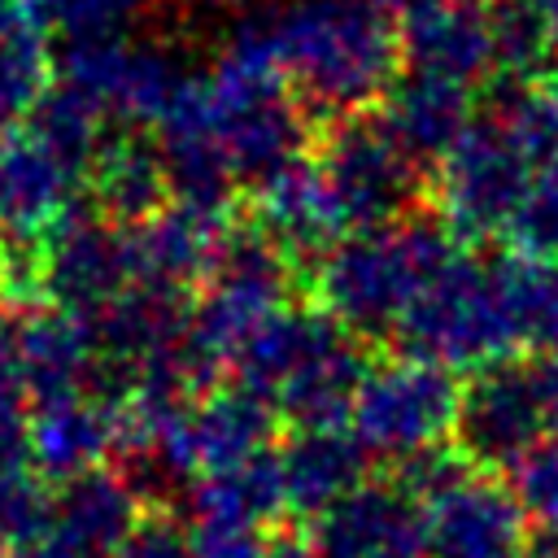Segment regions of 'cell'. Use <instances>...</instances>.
I'll use <instances>...</instances> for the list:
<instances>
[{"label": "cell", "instance_id": "obj_1", "mask_svg": "<svg viewBox=\"0 0 558 558\" xmlns=\"http://www.w3.org/2000/svg\"><path fill=\"white\" fill-rule=\"evenodd\" d=\"M301 105L366 113L401 74V31L379 0H292L257 22Z\"/></svg>", "mask_w": 558, "mask_h": 558}, {"label": "cell", "instance_id": "obj_2", "mask_svg": "<svg viewBox=\"0 0 558 558\" xmlns=\"http://www.w3.org/2000/svg\"><path fill=\"white\" fill-rule=\"evenodd\" d=\"M240 388L262 397L275 414L301 427H344L353 414L366 362L353 331L327 310L270 314L231 357Z\"/></svg>", "mask_w": 558, "mask_h": 558}, {"label": "cell", "instance_id": "obj_3", "mask_svg": "<svg viewBox=\"0 0 558 558\" xmlns=\"http://www.w3.org/2000/svg\"><path fill=\"white\" fill-rule=\"evenodd\" d=\"M462 253V240L432 214L379 231H353L318 262V292L353 336H397L414 296Z\"/></svg>", "mask_w": 558, "mask_h": 558}, {"label": "cell", "instance_id": "obj_4", "mask_svg": "<svg viewBox=\"0 0 558 558\" xmlns=\"http://www.w3.org/2000/svg\"><path fill=\"white\" fill-rule=\"evenodd\" d=\"M214 135L227 153L235 183H262L279 166L305 157V105L283 78L262 26H240L214 65L201 74Z\"/></svg>", "mask_w": 558, "mask_h": 558}, {"label": "cell", "instance_id": "obj_5", "mask_svg": "<svg viewBox=\"0 0 558 558\" xmlns=\"http://www.w3.org/2000/svg\"><path fill=\"white\" fill-rule=\"evenodd\" d=\"M401 357L432 362L445 371H484L493 362L519 357L501 292L493 279V257L480 262L466 248L414 296L397 327Z\"/></svg>", "mask_w": 558, "mask_h": 558}, {"label": "cell", "instance_id": "obj_6", "mask_svg": "<svg viewBox=\"0 0 558 558\" xmlns=\"http://www.w3.org/2000/svg\"><path fill=\"white\" fill-rule=\"evenodd\" d=\"M314 161L331 187L340 222L353 231L392 227L410 218L418 205L423 166L392 140L384 118L371 113L331 118Z\"/></svg>", "mask_w": 558, "mask_h": 558}, {"label": "cell", "instance_id": "obj_7", "mask_svg": "<svg viewBox=\"0 0 558 558\" xmlns=\"http://www.w3.org/2000/svg\"><path fill=\"white\" fill-rule=\"evenodd\" d=\"M458 397L462 388L453 371L414 357H392L366 371L349 427L371 458H392L401 466L423 449L449 445Z\"/></svg>", "mask_w": 558, "mask_h": 558}, {"label": "cell", "instance_id": "obj_8", "mask_svg": "<svg viewBox=\"0 0 558 558\" xmlns=\"http://www.w3.org/2000/svg\"><path fill=\"white\" fill-rule=\"evenodd\" d=\"M288 257L262 227H231L205 275V296L192 305V340L214 362H231L235 349L283 310Z\"/></svg>", "mask_w": 558, "mask_h": 558}, {"label": "cell", "instance_id": "obj_9", "mask_svg": "<svg viewBox=\"0 0 558 558\" xmlns=\"http://www.w3.org/2000/svg\"><path fill=\"white\" fill-rule=\"evenodd\" d=\"M527 183L532 161L519 153L510 131L493 113H484L466 126V135L440 157L432 174L436 218L458 240H488L510 227Z\"/></svg>", "mask_w": 558, "mask_h": 558}, {"label": "cell", "instance_id": "obj_10", "mask_svg": "<svg viewBox=\"0 0 558 558\" xmlns=\"http://www.w3.org/2000/svg\"><path fill=\"white\" fill-rule=\"evenodd\" d=\"M183 65L148 39L100 35V39H65L57 52V83L78 92L105 122H148L170 109L183 87Z\"/></svg>", "mask_w": 558, "mask_h": 558}, {"label": "cell", "instance_id": "obj_11", "mask_svg": "<svg viewBox=\"0 0 558 558\" xmlns=\"http://www.w3.org/2000/svg\"><path fill=\"white\" fill-rule=\"evenodd\" d=\"M275 410L248 388H205L161 432L157 449L192 488L201 475H218L270 453Z\"/></svg>", "mask_w": 558, "mask_h": 558}, {"label": "cell", "instance_id": "obj_12", "mask_svg": "<svg viewBox=\"0 0 558 558\" xmlns=\"http://www.w3.org/2000/svg\"><path fill=\"white\" fill-rule=\"evenodd\" d=\"M545 414L532 379V362L506 357L475 371L462 384L458 418H453V449L475 471H506L519 453L545 440Z\"/></svg>", "mask_w": 558, "mask_h": 558}, {"label": "cell", "instance_id": "obj_13", "mask_svg": "<svg viewBox=\"0 0 558 558\" xmlns=\"http://www.w3.org/2000/svg\"><path fill=\"white\" fill-rule=\"evenodd\" d=\"M44 283L57 310L92 323L105 314L131 283H135V262H131V235L126 227L100 218L96 209H70L48 240L44 257Z\"/></svg>", "mask_w": 558, "mask_h": 558}, {"label": "cell", "instance_id": "obj_14", "mask_svg": "<svg viewBox=\"0 0 558 558\" xmlns=\"http://www.w3.org/2000/svg\"><path fill=\"white\" fill-rule=\"evenodd\" d=\"M432 558H523L532 527L506 480L466 471L458 484L423 501Z\"/></svg>", "mask_w": 558, "mask_h": 558}, {"label": "cell", "instance_id": "obj_15", "mask_svg": "<svg viewBox=\"0 0 558 558\" xmlns=\"http://www.w3.org/2000/svg\"><path fill=\"white\" fill-rule=\"evenodd\" d=\"M323 558H432L427 514L401 484H362L314 519Z\"/></svg>", "mask_w": 558, "mask_h": 558}, {"label": "cell", "instance_id": "obj_16", "mask_svg": "<svg viewBox=\"0 0 558 558\" xmlns=\"http://www.w3.org/2000/svg\"><path fill=\"white\" fill-rule=\"evenodd\" d=\"M401 65L458 87L497 70V26L488 0H440L401 17Z\"/></svg>", "mask_w": 558, "mask_h": 558}, {"label": "cell", "instance_id": "obj_17", "mask_svg": "<svg viewBox=\"0 0 558 558\" xmlns=\"http://www.w3.org/2000/svg\"><path fill=\"white\" fill-rule=\"evenodd\" d=\"M92 327L65 310H13V397L52 405L92 388Z\"/></svg>", "mask_w": 558, "mask_h": 558}, {"label": "cell", "instance_id": "obj_18", "mask_svg": "<svg viewBox=\"0 0 558 558\" xmlns=\"http://www.w3.org/2000/svg\"><path fill=\"white\" fill-rule=\"evenodd\" d=\"M253 227H262L283 248L288 262L292 257L323 262L336 248V235L344 231V222H340V209H336L331 187L314 157H296L257 183Z\"/></svg>", "mask_w": 558, "mask_h": 558}, {"label": "cell", "instance_id": "obj_19", "mask_svg": "<svg viewBox=\"0 0 558 558\" xmlns=\"http://www.w3.org/2000/svg\"><path fill=\"white\" fill-rule=\"evenodd\" d=\"M131 235V262L135 283H161V288H187L209 275L218 244L227 235L218 209H201L187 201H166L153 218L140 227H126Z\"/></svg>", "mask_w": 558, "mask_h": 558}, {"label": "cell", "instance_id": "obj_20", "mask_svg": "<svg viewBox=\"0 0 558 558\" xmlns=\"http://www.w3.org/2000/svg\"><path fill=\"white\" fill-rule=\"evenodd\" d=\"M379 105H384L379 118L392 131V140L418 166H432V170L475 122L471 87H458V83H445L432 74H414V70H401Z\"/></svg>", "mask_w": 558, "mask_h": 558}, {"label": "cell", "instance_id": "obj_21", "mask_svg": "<svg viewBox=\"0 0 558 558\" xmlns=\"http://www.w3.org/2000/svg\"><path fill=\"white\" fill-rule=\"evenodd\" d=\"M140 501L122 484L118 471H87L78 480H65L61 493H52V532L48 549L70 558H113L122 536L135 527Z\"/></svg>", "mask_w": 558, "mask_h": 558}, {"label": "cell", "instance_id": "obj_22", "mask_svg": "<svg viewBox=\"0 0 558 558\" xmlns=\"http://www.w3.org/2000/svg\"><path fill=\"white\" fill-rule=\"evenodd\" d=\"M371 453L353 436V427H301L279 449V471L288 488V506L296 514H327L353 488L366 484Z\"/></svg>", "mask_w": 558, "mask_h": 558}, {"label": "cell", "instance_id": "obj_23", "mask_svg": "<svg viewBox=\"0 0 558 558\" xmlns=\"http://www.w3.org/2000/svg\"><path fill=\"white\" fill-rule=\"evenodd\" d=\"M78 179L26 131H0V227L17 235L52 231L70 214Z\"/></svg>", "mask_w": 558, "mask_h": 558}, {"label": "cell", "instance_id": "obj_24", "mask_svg": "<svg viewBox=\"0 0 558 558\" xmlns=\"http://www.w3.org/2000/svg\"><path fill=\"white\" fill-rule=\"evenodd\" d=\"M118 445V418L96 397H70L31 410V466L44 480H78Z\"/></svg>", "mask_w": 558, "mask_h": 558}, {"label": "cell", "instance_id": "obj_25", "mask_svg": "<svg viewBox=\"0 0 558 558\" xmlns=\"http://www.w3.org/2000/svg\"><path fill=\"white\" fill-rule=\"evenodd\" d=\"M87 187H92L96 214L118 227H140L170 196L161 153L140 135H109L87 170Z\"/></svg>", "mask_w": 558, "mask_h": 558}, {"label": "cell", "instance_id": "obj_26", "mask_svg": "<svg viewBox=\"0 0 558 558\" xmlns=\"http://www.w3.org/2000/svg\"><path fill=\"white\" fill-rule=\"evenodd\" d=\"M187 510L196 523H222V527H262L288 506L279 453H262L244 466L201 475L187 493Z\"/></svg>", "mask_w": 558, "mask_h": 558}, {"label": "cell", "instance_id": "obj_27", "mask_svg": "<svg viewBox=\"0 0 558 558\" xmlns=\"http://www.w3.org/2000/svg\"><path fill=\"white\" fill-rule=\"evenodd\" d=\"M493 279L501 292V310L514 336V349L554 353L558 349V262L501 253L493 257Z\"/></svg>", "mask_w": 558, "mask_h": 558}, {"label": "cell", "instance_id": "obj_28", "mask_svg": "<svg viewBox=\"0 0 558 558\" xmlns=\"http://www.w3.org/2000/svg\"><path fill=\"white\" fill-rule=\"evenodd\" d=\"M57 87V52L39 22L13 13L0 26V131H17Z\"/></svg>", "mask_w": 558, "mask_h": 558}, {"label": "cell", "instance_id": "obj_29", "mask_svg": "<svg viewBox=\"0 0 558 558\" xmlns=\"http://www.w3.org/2000/svg\"><path fill=\"white\" fill-rule=\"evenodd\" d=\"M26 131H31L74 179H87V170H92L100 144L109 140L100 109H92L78 92L61 87V83H57V87L44 96V105L31 113Z\"/></svg>", "mask_w": 558, "mask_h": 558}, {"label": "cell", "instance_id": "obj_30", "mask_svg": "<svg viewBox=\"0 0 558 558\" xmlns=\"http://www.w3.org/2000/svg\"><path fill=\"white\" fill-rule=\"evenodd\" d=\"M52 532V493L31 471L0 480V549L31 558L48 545Z\"/></svg>", "mask_w": 558, "mask_h": 558}, {"label": "cell", "instance_id": "obj_31", "mask_svg": "<svg viewBox=\"0 0 558 558\" xmlns=\"http://www.w3.org/2000/svg\"><path fill=\"white\" fill-rule=\"evenodd\" d=\"M506 488L532 532H558V436L536 440L506 466Z\"/></svg>", "mask_w": 558, "mask_h": 558}, {"label": "cell", "instance_id": "obj_32", "mask_svg": "<svg viewBox=\"0 0 558 558\" xmlns=\"http://www.w3.org/2000/svg\"><path fill=\"white\" fill-rule=\"evenodd\" d=\"M514 253L558 262V161L532 170V183L506 227Z\"/></svg>", "mask_w": 558, "mask_h": 558}, {"label": "cell", "instance_id": "obj_33", "mask_svg": "<svg viewBox=\"0 0 558 558\" xmlns=\"http://www.w3.org/2000/svg\"><path fill=\"white\" fill-rule=\"evenodd\" d=\"M148 9V0H61L52 26L65 39H100V35H131V22Z\"/></svg>", "mask_w": 558, "mask_h": 558}, {"label": "cell", "instance_id": "obj_34", "mask_svg": "<svg viewBox=\"0 0 558 558\" xmlns=\"http://www.w3.org/2000/svg\"><path fill=\"white\" fill-rule=\"evenodd\" d=\"M113 558H192V532L179 523L170 506L161 510H140L135 527L122 536Z\"/></svg>", "mask_w": 558, "mask_h": 558}, {"label": "cell", "instance_id": "obj_35", "mask_svg": "<svg viewBox=\"0 0 558 558\" xmlns=\"http://www.w3.org/2000/svg\"><path fill=\"white\" fill-rule=\"evenodd\" d=\"M192 558H266V545L253 527L196 523L192 527Z\"/></svg>", "mask_w": 558, "mask_h": 558}, {"label": "cell", "instance_id": "obj_36", "mask_svg": "<svg viewBox=\"0 0 558 558\" xmlns=\"http://www.w3.org/2000/svg\"><path fill=\"white\" fill-rule=\"evenodd\" d=\"M31 462V414L26 401L0 392V480L26 471Z\"/></svg>", "mask_w": 558, "mask_h": 558}, {"label": "cell", "instance_id": "obj_37", "mask_svg": "<svg viewBox=\"0 0 558 558\" xmlns=\"http://www.w3.org/2000/svg\"><path fill=\"white\" fill-rule=\"evenodd\" d=\"M532 379H536V397H541V414H545V432L558 436V349L532 357Z\"/></svg>", "mask_w": 558, "mask_h": 558}, {"label": "cell", "instance_id": "obj_38", "mask_svg": "<svg viewBox=\"0 0 558 558\" xmlns=\"http://www.w3.org/2000/svg\"><path fill=\"white\" fill-rule=\"evenodd\" d=\"M266 558H323V554H318V545H310V541H296V536H283V541H275V545H266Z\"/></svg>", "mask_w": 558, "mask_h": 558}, {"label": "cell", "instance_id": "obj_39", "mask_svg": "<svg viewBox=\"0 0 558 558\" xmlns=\"http://www.w3.org/2000/svg\"><path fill=\"white\" fill-rule=\"evenodd\" d=\"M519 4H523V9H532V13L549 26V35L558 39V0H519Z\"/></svg>", "mask_w": 558, "mask_h": 558}, {"label": "cell", "instance_id": "obj_40", "mask_svg": "<svg viewBox=\"0 0 558 558\" xmlns=\"http://www.w3.org/2000/svg\"><path fill=\"white\" fill-rule=\"evenodd\" d=\"M9 279V248H4V227H0V283Z\"/></svg>", "mask_w": 558, "mask_h": 558}, {"label": "cell", "instance_id": "obj_41", "mask_svg": "<svg viewBox=\"0 0 558 558\" xmlns=\"http://www.w3.org/2000/svg\"><path fill=\"white\" fill-rule=\"evenodd\" d=\"M31 558H70V554H57V549H48V545H44V549H35Z\"/></svg>", "mask_w": 558, "mask_h": 558}, {"label": "cell", "instance_id": "obj_42", "mask_svg": "<svg viewBox=\"0 0 558 558\" xmlns=\"http://www.w3.org/2000/svg\"><path fill=\"white\" fill-rule=\"evenodd\" d=\"M196 4H209V9H231V4H240V0H196Z\"/></svg>", "mask_w": 558, "mask_h": 558}, {"label": "cell", "instance_id": "obj_43", "mask_svg": "<svg viewBox=\"0 0 558 558\" xmlns=\"http://www.w3.org/2000/svg\"><path fill=\"white\" fill-rule=\"evenodd\" d=\"M13 13H17V9H13V4H9V0H0V26H4V22H9V17H13Z\"/></svg>", "mask_w": 558, "mask_h": 558}]
</instances>
